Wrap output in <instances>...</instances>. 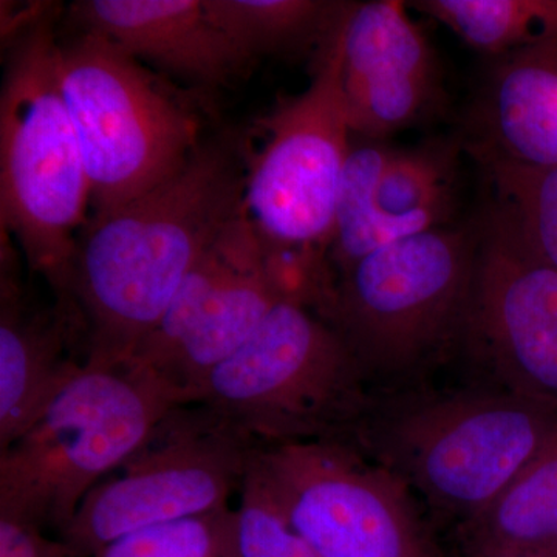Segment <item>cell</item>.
<instances>
[{"label":"cell","mask_w":557,"mask_h":557,"mask_svg":"<svg viewBox=\"0 0 557 557\" xmlns=\"http://www.w3.org/2000/svg\"><path fill=\"white\" fill-rule=\"evenodd\" d=\"M244 145L201 143L174 177L84 225L73 296L87 325V368H124L180 285L242 214Z\"/></svg>","instance_id":"cell-1"},{"label":"cell","mask_w":557,"mask_h":557,"mask_svg":"<svg viewBox=\"0 0 557 557\" xmlns=\"http://www.w3.org/2000/svg\"><path fill=\"white\" fill-rule=\"evenodd\" d=\"M54 9L9 36L0 90V215L58 302L73 296L90 182L60 79ZM78 306V304H76Z\"/></svg>","instance_id":"cell-2"},{"label":"cell","mask_w":557,"mask_h":557,"mask_svg":"<svg viewBox=\"0 0 557 557\" xmlns=\"http://www.w3.org/2000/svg\"><path fill=\"white\" fill-rule=\"evenodd\" d=\"M556 429V406L490 386L373 398L355 446L460 527L511 485Z\"/></svg>","instance_id":"cell-3"},{"label":"cell","mask_w":557,"mask_h":557,"mask_svg":"<svg viewBox=\"0 0 557 557\" xmlns=\"http://www.w3.org/2000/svg\"><path fill=\"white\" fill-rule=\"evenodd\" d=\"M369 376L324 318L278 302L209 376L199 403L258 446L355 440L370 409Z\"/></svg>","instance_id":"cell-4"},{"label":"cell","mask_w":557,"mask_h":557,"mask_svg":"<svg viewBox=\"0 0 557 557\" xmlns=\"http://www.w3.org/2000/svg\"><path fill=\"white\" fill-rule=\"evenodd\" d=\"M183 405L148 373L81 370L20 438L0 449V516L64 533L98 483Z\"/></svg>","instance_id":"cell-5"},{"label":"cell","mask_w":557,"mask_h":557,"mask_svg":"<svg viewBox=\"0 0 557 557\" xmlns=\"http://www.w3.org/2000/svg\"><path fill=\"white\" fill-rule=\"evenodd\" d=\"M58 64L94 215L157 188L199 150L200 121L190 102L112 40L76 30L60 40Z\"/></svg>","instance_id":"cell-6"},{"label":"cell","mask_w":557,"mask_h":557,"mask_svg":"<svg viewBox=\"0 0 557 557\" xmlns=\"http://www.w3.org/2000/svg\"><path fill=\"white\" fill-rule=\"evenodd\" d=\"M478 231L442 226L392 242L339 274L325 321L366 375L405 376L461 339Z\"/></svg>","instance_id":"cell-7"},{"label":"cell","mask_w":557,"mask_h":557,"mask_svg":"<svg viewBox=\"0 0 557 557\" xmlns=\"http://www.w3.org/2000/svg\"><path fill=\"white\" fill-rule=\"evenodd\" d=\"M348 7L318 49L310 86L259 121L263 145L245 168L242 212L267 251L314 270H325L354 135L343 86Z\"/></svg>","instance_id":"cell-8"},{"label":"cell","mask_w":557,"mask_h":557,"mask_svg":"<svg viewBox=\"0 0 557 557\" xmlns=\"http://www.w3.org/2000/svg\"><path fill=\"white\" fill-rule=\"evenodd\" d=\"M256 448L207 406H180L87 494L60 539L91 557L135 531L230 508Z\"/></svg>","instance_id":"cell-9"},{"label":"cell","mask_w":557,"mask_h":557,"mask_svg":"<svg viewBox=\"0 0 557 557\" xmlns=\"http://www.w3.org/2000/svg\"><path fill=\"white\" fill-rule=\"evenodd\" d=\"M251 461L319 557H443L412 490L358 446H258Z\"/></svg>","instance_id":"cell-10"},{"label":"cell","mask_w":557,"mask_h":557,"mask_svg":"<svg viewBox=\"0 0 557 557\" xmlns=\"http://www.w3.org/2000/svg\"><path fill=\"white\" fill-rule=\"evenodd\" d=\"M461 339L494 387L557 408V271L498 207L478 231Z\"/></svg>","instance_id":"cell-11"},{"label":"cell","mask_w":557,"mask_h":557,"mask_svg":"<svg viewBox=\"0 0 557 557\" xmlns=\"http://www.w3.org/2000/svg\"><path fill=\"white\" fill-rule=\"evenodd\" d=\"M343 86L351 134L386 137L435 100L434 51L398 0L350 3L343 32Z\"/></svg>","instance_id":"cell-12"},{"label":"cell","mask_w":557,"mask_h":557,"mask_svg":"<svg viewBox=\"0 0 557 557\" xmlns=\"http://www.w3.org/2000/svg\"><path fill=\"white\" fill-rule=\"evenodd\" d=\"M69 20L201 94L230 87L252 62L207 0H84L70 7Z\"/></svg>","instance_id":"cell-13"},{"label":"cell","mask_w":557,"mask_h":557,"mask_svg":"<svg viewBox=\"0 0 557 557\" xmlns=\"http://www.w3.org/2000/svg\"><path fill=\"white\" fill-rule=\"evenodd\" d=\"M0 293V449L20 438L78 376L73 357L87 325L78 306L58 302L47 311L25 309L22 289L2 252Z\"/></svg>","instance_id":"cell-14"},{"label":"cell","mask_w":557,"mask_h":557,"mask_svg":"<svg viewBox=\"0 0 557 557\" xmlns=\"http://www.w3.org/2000/svg\"><path fill=\"white\" fill-rule=\"evenodd\" d=\"M456 171L453 143L392 150L368 218L348 239L330 248L339 274L392 242L448 226L456 207Z\"/></svg>","instance_id":"cell-15"},{"label":"cell","mask_w":557,"mask_h":557,"mask_svg":"<svg viewBox=\"0 0 557 557\" xmlns=\"http://www.w3.org/2000/svg\"><path fill=\"white\" fill-rule=\"evenodd\" d=\"M483 148L531 166H557V36L500 62L487 86Z\"/></svg>","instance_id":"cell-16"},{"label":"cell","mask_w":557,"mask_h":557,"mask_svg":"<svg viewBox=\"0 0 557 557\" xmlns=\"http://www.w3.org/2000/svg\"><path fill=\"white\" fill-rule=\"evenodd\" d=\"M278 302L282 299L271 276L265 248L209 300L160 383L174 392L183 405L199 403L211 373L245 346Z\"/></svg>","instance_id":"cell-17"},{"label":"cell","mask_w":557,"mask_h":557,"mask_svg":"<svg viewBox=\"0 0 557 557\" xmlns=\"http://www.w3.org/2000/svg\"><path fill=\"white\" fill-rule=\"evenodd\" d=\"M458 528L469 557H557V429L511 485Z\"/></svg>","instance_id":"cell-18"},{"label":"cell","mask_w":557,"mask_h":557,"mask_svg":"<svg viewBox=\"0 0 557 557\" xmlns=\"http://www.w3.org/2000/svg\"><path fill=\"white\" fill-rule=\"evenodd\" d=\"M263 249L265 247L258 233L242 212L190 270L156 327L150 330L134 358L127 362V368L148 373L160 383V376L193 332L209 300Z\"/></svg>","instance_id":"cell-19"},{"label":"cell","mask_w":557,"mask_h":557,"mask_svg":"<svg viewBox=\"0 0 557 557\" xmlns=\"http://www.w3.org/2000/svg\"><path fill=\"white\" fill-rule=\"evenodd\" d=\"M209 11L240 50L263 54L322 46L347 3L317 0H207Z\"/></svg>","instance_id":"cell-20"},{"label":"cell","mask_w":557,"mask_h":557,"mask_svg":"<svg viewBox=\"0 0 557 557\" xmlns=\"http://www.w3.org/2000/svg\"><path fill=\"white\" fill-rule=\"evenodd\" d=\"M412 5L494 57L557 36V0H420Z\"/></svg>","instance_id":"cell-21"},{"label":"cell","mask_w":557,"mask_h":557,"mask_svg":"<svg viewBox=\"0 0 557 557\" xmlns=\"http://www.w3.org/2000/svg\"><path fill=\"white\" fill-rule=\"evenodd\" d=\"M504 209L528 247L557 271V166H531L479 150Z\"/></svg>","instance_id":"cell-22"},{"label":"cell","mask_w":557,"mask_h":557,"mask_svg":"<svg viewBox=\"0 0 557 557\" xmlns=\"http://www.w3.org/2000/svg\"><path fill=\"white\" fill-rule=\"evenodd\" d=\"M91 557H237L234 508L135 531Z\"/></svg>","instance_id":"cell-23"},{"label":"cell","mask_w":557,"mask_h":557,"mask_svg":"<svg viewBox=\"0 0 557 557\" xmlns=\"http://www.w3.org/2000/svg\"><path fill=\"white\" fill-rule=\"evenodd\" d=\"M234 527L237 557H319L292 527L252 461L234 508Z\"/></svg>","instance_id":"cell-24"},{"label":"cell","mask_w":557,"mask_h":557,"mask_svg":"<svg viewBox=\"0 0 557 557\" xmlns=\"http://www.w3.org/2000/svg\"><path fill=\"white\" fill-rule=\"evenodd\" d=\"M42 528L0 516V557H83L62 539L46 536Z\"/></svg>","instance_id":"cell-25"},{"label":"cell","mask_w":557,"mask_h":557,"mask_svg":"<svg viewBox=\"0 0 557 557\" xmlns=\"http://www.w3.org/2000/svg\"><path fill=\"white\" fill-rule=\"evenodd\" d=\"M483 557H547V556H534V555H512V553H507V555H491Z\"/></svg>","instance_id":"cell-26"}]
</instances>
